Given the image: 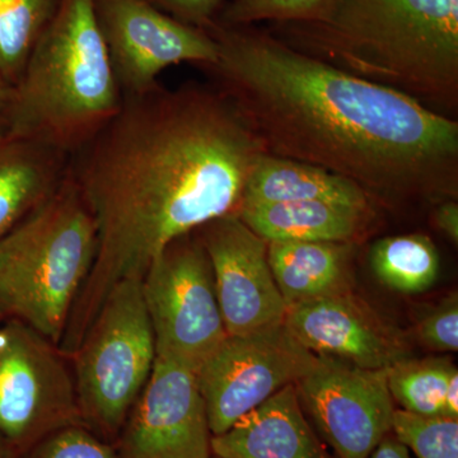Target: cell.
<instances>
[{"mask_svg":"<svg viewBox=\"0 0 458 458\" xmlns=\"http://www.w3.org/2000/svg\"><path fill=\"white\" fill-rule=\"evenodd\" d=\"M265 149L221 89L183 86L123 96L122 106L71 161L98 228V251L59 348L69 358L108 293L141 280L168 243L238 216Z\"/></svg>","mask_w":458,"mask_h":458,"instance_id":"cell-1","label":"cell"},{"mask_svg":"<svg viewBox=\"0 0 458 458\" xmlns=\"http://www.w3.org/2000/svg\"><path fill=\"white\" fill-rule=\"evenodd\" d=\"M207 66L265 152L318 165L372 200L438 204L458 195V123L251 27H209Z\"/></svg>","mask_w":458,"mask_h":458,"instance_id":"cell-2","label":"cell"},{"mask_svg":"<svg viewBox=\"0 0 458 458\" xmlns=\"http://www.w3.org/2000/svg\"><path fill=\"white\" fill-rule=\"evenodd\" d=\"M271 35L434 113L457 114L458 0H331L316 20L274 25Z\"/></svg>","mask_w":458,"mask_h":458,"instance_id":"cell-3","label":"cell"},{"mask_svg":"<svg viewBox=\"0 0 458 458\" xmlns=\"http://www.w3.org/2000/svg\"><path fill=\"white\" fill-rule=\"evenodd\" d=\"M123 99L95 0H62L2 113L12 140L73 157L113 119Z\"/></svg>","mask_w":458,"mask_h":458,"instance_id":"cell-4","label":"cell"},{"mask_svg":"<svg viewBox=\"0 0 458 458\" xmlns=\"http://www.w3.org/2000/svg\"><path fill=\"white\" fill-rule=\"evenodd\" d=\"M96 251L95 218L69 170L0 238V322H21L60 345Z\"/></svg>","mask_w":458,"mask_h":458,"instance_id":"cell-5","label":"cell"},{"mask_svg":"<svg viewBox=\"0 0 458 458\" xmlns=\"http://www.w3.org/2000/svg\"><path fill=\"white\" fill-rule=\"evenodd\" d=\"M69 360L83 426L114 445L156 360L141 280L114 286Z\"/></svg>","mask_w":458,"mask_h":458,"instance_id":"cell-6","label":"cell"},{"mask_svg":"<svg viewBox=\"0 0 458 458\" xmlns=\"http://www.w3.org/2000/svg\"><path fill=\"white\" fill-rule=\"evenodd\" d=\"M83 426L71 360L21 322H0V437L22 458L50 434Z\"/></svg>","mask_w":458,"mask_h":458,"instance_id":"cell-7","label":"cell"},{"mask_svg":"<svg viewBox=\"0 0 458 458\" xmlns=\"http://www.w3.org/2000/svg\"><path fill=\"white\" fill-rule=\"evenodd\" d=\"M156 357L200 369L227 337L209 259L197 231L172 241L141 279Z\"/></svg>","mask_w":458,"mask_h":458,"instance_id":"cell-8","label":"cell"},{"mask_svg":"<svg viewBox=\"0 0 458 458\" xmlns=\"http://www.w3.org/2000/svg\"><path fill=\"white\" fill-rule=\"evenodd\" d=\"M319 357L283 324L241 336H227L197 370L214 436L229 428L289 385L316 369Z\"/></svg>","mask_w":458,"mask_h":458,"instance_id":"cell-9","label":"cell"},{"mask_svg":"<svg viewBox=\"0 0 458 458\" xmlns=\"http://www.w3.org/2000/svg\"><path fill=\"white\" fill-rule=\"evenodd\" d=\"M99 27L123 96L158 86L165 69L181 63L213 65L218 45L205 30L185 25L148 0H95Z\"/></svg>","mask_w":458,"mask_h":458,"instance_id":"cell-10","label":"cell"},{"mask_svg":"<svg viewBox=\"0 0 458 458\" xmlns=\"http://www.w3.org/2000/svg\"><path fill=\"white\" fill-rule=\"evenodd\" d=\"M304 414L336 458H369L393 429L386 369H361L319 358L295 384Z\"/></svg>","mask_w":458,"mask_h":458,"instance_id":"cell-11","label":"cell"},{"mask_svg":"<svg viewBox=\"0 0 458 458\" xmlns=\"http://www.w3.org/2000/svg\"><path fill=\"white\" fill-rule=\"evenodd\" d=\"M213 434L197 372L156 357L119 438L120 458H210Z\"/></svg>","mask_w":458,"mask_h":458,"instance_id":"cell-12","label":"cell"},{"mask_svg":"<svg viewBox=\"0 0 458 458\" xmlns=\"http://www.w3.org/2000/svg\"><path fill=\"white\" fill-rule=\"evenodd\" d=\"M197 233L212 267L227 335L283 324L286 306L271 273L267 241L237 216L205 223Z\"/></svg>","mask_w":458,"mask_h":458,"instance_id":"cell-13","label":"cell"},{"mask_svg":"<svg viewBox=\"0 0 458 458\" xmlns=\"http://www.w3.org/2000/svg\"><path fill=\"white\" fill-rule=\"evenodd\" d=\"M284 325L307 351L358 369H387L409 358L403 337L352 292L289 307Z\"/></svg>","mask_w":458,"mask_h":458,"instance_id":"cell-14","label":"cell"},{"mask_svg":"<svg viewBox=\"0 0 458 458\" xmlns=\"http://www.w3.org/2000/svg\"><path fill=\"white\" fill-rule=\"evenodd\" d=\"M212 452L222 458H331L304 414L295 385L214 436Z\"/></svg>","mask_w":458,"mask_h":458,"instance_id":"cell-15","label":"cell"},{"mask_svg":"<svg viewBox=\"0 0 458 458\" xmlns=\"http://www.w3.org/2000/svg\"><path fill=\"white\" fill-rule=\"evenodd\" d=\"M373 210L328 201L255 205L238 213L247 227L267 242L354 243L366 233Z\"/></svg>","mask_w":458,"mask_h":458,"instance_id":"cell-16","label":"cell"},{"mask_svg":"<svg viewBox=\"0 0 458 458\" xmlns=\"http://www.w3.org/2000/svg\"><path fill=\"white\" fill-rule=\"evenodd\" d=\"M354 243L267 242V260L286 309L352 292Z\"/></svg>","mask_w":458,"mask_h":458,"instance_id":"cell-17","label":"cell"},{"mask_svg":"<svg viewBox=\"0 0 458 458\" xmlns=\"http://www.w3.org/2000/svg\"><path fill=\"white\" fill-rule=\"evenodd\" d=\"M293 201H328L373 210L372 199L352 181L318 165L264 153L247 179L241 209Z\"/></svg>","mask_w":458,"mask_h":458,"instance_id":"cell-18","label":"cell"},{"mask_svg":"<svg viewBox=\"0 0 458 458\" xmlns=\"http://www.w3.org/2000/svg\"><path fill=\"white\" fill-rule=\"evenodd\" d=\"M71 159L31 140L11 138L0 147V238L59 188Z\"/></svg>","mask_w":458,"mask_h":458,"instance_id":"cell-19","label":"cell"},{"mask_svg":"<svg viewBox=\"0 0 458 458\" xmlns=\"http://www.w3.org/2000/svg\"><path fill=\"white\" fill-rule=\"evenodd\" d=\"M370 269L393 291L414 294L426 292L438 278V250L424 234H401L376 241L369 251Z\"/></svg>","mask_w":458,"mask_h":458,"instance_id":"cell-20","label":"cell"},{"mask_svg":"<svg viewBox=\"0 0 458 458\" xmlns=\"http://www.w3.org/2000/svg\"><path fill=\"white\" fill-rule=\"evenodd\" d=\"M457 367L450 358H406L386 369L394 403L403 411L423 417H443L448 379Z\"/></svg>","mask_w":458,"mask_h":458,"instance_id":"cell-21","label":"cell"},{"mask_svg":"<svg viewBox=\"0 0 458 458\" xmlns=\"http://www.w3.org/2000/svg\"><path fill=\"white\" fill-rule=\"evenodd\" d=\"M55 8L54 0H0V73L11 87Z\"/></svg>","mask_w":458,"mask_h":458,"instance_id":"cell-22","label":"cell"},{"mask_svg":"<svg viewBox=\"0 0 458 458\" xmlns=\"http://www.w3.org/2000/svg\"><path fill=\"white\" fill-rule=\"evenodd\" d=\"M391 433L417 458H458V419L396 409Z\"/></svg>","mask_w":458,"mask_h":458,"instance_id":"cell-23","label":"cell"},{"mask_svg":"<svg viewBox=\"0 0 458 458\" xmlns=\"http://www.w3.org/2000/svg\"><path fill=\"white\" fill-rule=\"evenodd\" d=\"M331 0H232L223 12L225 27H250L255 23H301L316 20Z\"/></svg>","mask_w":458,"mask_h":458,"instance_id":"cell-24","label":"cell"},{"mask_svg":"<svg viewBox=\"0 0 458 458\" xmlns=\"http://www.w3.org/2000/svg\"><path fill=\"white\" fill-rule=\"evenodd\" d=\"M22 458H120L114 445L84 426H72L50 434Z\"/></svg>","mask_w":458,"mask_h":458,"instance_id":"cell-25","label":"cell"},{"mask_svg":"<svg viewBox=\"0 0 458 458\" xmlns=\"http://www.w3.org/2000/svg\"><path fill=\"white\" fill-rule=\"evenodd\" d=\"M419 342L438 352L458 351V297L451 294L421 318L417 327Z\"/></svg>","mask_w":458,"mask_h":458,"instance_id":"cell-26","label":"cell"},{"mask_svg":"<svg viewBox=\"0 0 458 458\" xmlns=\"http://www.w3.org/2000/svg\"><path fill=\"white\" fill-rule=\"evenodd\" d=\"M168 16L195 27L205 30L214 25V18L225 0H148Z\"/></svg>","mask_w":458,"mask_h":458,"instance_id":"cell-27","label":"cell"},{"mask_svg":"<svg viewBox=\"0 0 458 458\" xmlns=\"http://www.w3.org/2000/svg\"><path fill=\"white\" fill-rule=\"evenodd\" d=\"M433 221L436 227L447 236L454 245L458 243V203L454 199L436 204Z\"/></svg>","mask_w":458,"mask_h":458,"instance_id":"cell-28","label":"cell"},{"mask_svg":"<svg viewBox=\"0 0 458 458\" xmlns=\"http://www.w3.org/2000/svg\"><path fill=\"white\" fill-rule=\"evenodd\" d=\"M369 458H411V454L408 448L390 433L382 439Z\"/></svg>","mask_w":458,"mask_h":458,"instance_id":"cell-29","label":"cell"},{"mask_svg":"<svg viewBox=\"0 0 458 458\" xmlns=\"http://www.w3.org/2000/svg\"><path fill=\"white\" fill-rule=\"evenodd\" d=\"M443 417L458 419V369H454L448 379L445 394Z\"/></svg>","mask_w":458,"mask_h":458,"instance_id":"cell-30","label":"cell"},{"mask_svg":"<svg viewBox=\"0 0 458 458\" xmlns=\"http://www.w3.org/2000/svg\"><path fill=\"white\" fill-rule=\"evenodd\" d=\"M11 84L4 80L2 73H0V108L4 106L5 102L8 101L9 95H11Z\"/></svg>","mask_w":458,"mask_h":458,"instance_id":"cell-31","label":"cell"},{"mask_svg":"<svg viewBox=\"0 0 458 458\" xmlns=\"http://www.w3.org/2000/svg\"><path fill=\"white\" fill-rule=\"evenodd\" d=\"M0 458H20L9 443L0 437Z\"/></svg>","mask_w":458,"mask_h":458,"instance_id":"cell-32","label":"cell"},{"mask_svg":"<svg viewBox=\"0 0 458 458\" xmlns=\"http://www.w3.org/2000/svg\"><path fill=\"white\" fill-rule=\"evenodd\" d=\"M8 140H11V138H9L7 123H5L2 108H0V147H2Z\"/></svg>","mask_w":458,"mask_h":458,"instance_id":"cell-33","label":"cell"},{"mask_svg":"<svg viewBox=\"0 0 458 458\" xmlns=\"http://www.w3.org/2000/svg\"><path fill=\"white\" fill-rule=\"evenodd\" d=\"M210 458H222V457L212 456V457H210Z\"/></svg>","mask_w":458,"mask_h":458,"instance_id":"cell-34","label":"cell"}]
</instances>
